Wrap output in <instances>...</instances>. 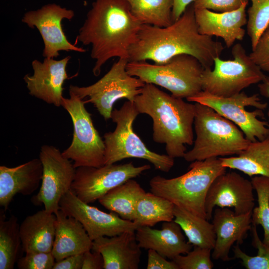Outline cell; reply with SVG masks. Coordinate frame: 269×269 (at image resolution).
Wrapping results in <instances>:
<instances>
[{"mask_svg": "<svg viewBox=\"0 0 269 269\" xmlns=\"http://www.w3.org/2000/svg\"><path fill=\"white\" fill-rule=\"evenodd\" d=\"M83 254L72 255L56 262L53 269H82Z\"/></svg>", "mask_w": 269, "mask_h": 269, "instance_id": "ab89813d", "label": "cell"}, {"mask_svg": "<svg viewBox=\"0 0 269 269\" xmlns=\"http://www.w3.org/2000/svg\"><path fill=\"white\" fill-rule=\"evenodd\" d=\"M43 166L34 158L15 167L0 166V205L6 210L17 194L27 196L39 187Z\"/></svg>", "mask_w": 269, "mask_h": 269, "instance_id": "ffe728a7", "label": "cell"}, {"mask_svg": "<svg viewBox=\"0 0 269 269\" xmlns=\"http://www.w3.org/2000/svg\"><path fill=\"white\" fill-rule=\"evenodd\" d=\"M258 88L262 96L269 98V76H266L264 79L258 85ZM267 114L269 122V108Z\"/></svg>", "mask_w": 269, "mask_h": 269, "instance_id": "b9f144b4", "label": "cell"}, {"mask_svg": "<svg viewBox=\"0 0 269 269\" xmlns=\"http://www.w3.org/2000/svg\"><path fill=\"white\" fill-rule=\"evenodd\" d=\"M174 206L163 197L145 192L137 202L134 222L138 227H152L160 222L173 221Z\"/></svg>", "mask_w": 269, "mask_h": 269, "instance_id": "83f0119b", "label": "cell"}, {"mask_svg": "<svg viewBox=\"0 0 269 269\" xmlns=\"http://www.w3.org/2000/svg\"><path fill=\"white\" fill-rule=\"evenodd\" d=\"M224 49L222 43L198 31L193 2L170 25L160 27L142 24L129 51V61L151 60L163 64L182 54L196 58L205 69H212L214 59Z\"/></svg>", "mask_w": 269, "mask_h": 269, "instance_id": "6da1fadb", "label": "cell"}, {"mask_svg": "<svg viewBox=\"0 0 269 269\" xmlns=\"http://www.w3.org/2000/svg\"><path fill=\"white\" fill-rule=\"evenodd\" d=\"M126 70L130 75L145 84L163 87L176 98L187 99L202 91L201 78L204 68L190 55L179 54L163 64L129 61Z\"/></svg>", "mask_w": 269, "mask_h": 269, "instance_id": "8992f818", "label": "cell"}, {"mask_svg": "<svg viewBox=\"0 0 269 269\" xmlns=\"http://www.w3.org/2000/svg\"><path fill=\"white\" fill-rule=\"evenodd\" d=\"M193 147L185 153L188 162L240 154L250 141L235 124L212 108L195 103Z\"/></svg>", "mask_w": 269, "mask_h": 269, "instance_id": "5b68a950", "label": "cell"}, {"mask_svg": "<svg viewBox=\"0 0 269 269\" xmlns=\"http://www.w3.org/2000/svg\"><path fill=\"white\" fill-rule=\"evenodd\" d=\"M248 10L247 31L253 49L261 36L269 26V0H251Z\"/></svg>", "mask_w": 269, "mask_h": 269, "instance_id": "1f68e13d", "label": "cell"}, {"mask_svg": "<svg viewBox=\"0 0 269 269\" xmlns=\"http://www.w3.org/2000/svg\"><path fill=\"white\" fill-rule=\"evenodd\" d=\"M249 56L262 71L269 72V26L261 36Z\"/></svg>", "mask_w": 269, "mask_h": 269, "instance_id": "d590c367", "label": "cell"}, {"mask_svg": "<svg viewBox=\"0 0 269 269\" xmlns=\"http://www.w3.org/2000/svg\"><path fill=\"white\" fill-rule=\"evenodd\" d=\"M56 261L52 252H31L17 261L19 269H53Z\"/></svg>", "mask_w": 269, "mask_h": 269, "instance_id": "e575fe53", "label": "cell"}, {"mask_svg": "<svg viewBox=\"0 0 269 269\" xmlns=\"http://www.w3.org/2000/svg\"><path fill=\"white\" fill-rule=\"evenodd\" d=\"M189 102L208 106L235 124L250 142L262 140L269 135V123L259 119L268 106L258 94L248 96L244 92L230 97L213 95L205 91L186 99Z\"/></svg>", "mask_w": 269, "mask_h": 269, "instance_id": "ba28073f", "label": "cell"}, {"mask_svg": "<svg viewBox=\"0 0 269 269\" xmlns=\"http://www.w3.org/2000/svg\"><path fill=\"white\" fill-rule=\"evenodd\" d=\"M147 269H179L172 260L168 261L155 251L149 249L147 254Z\"/></svg>", "mask_w": 269, "mask_h": 269, "instance_id": "74e56055", "label": "cell"}, {"mask_svg": "<svg viewBox=\"0 0 269 269\" xmlns=\"http://www.w3.org/2000/svg\"><path fill=\"white\" fill-rule=\"evenodd\" d=\"M257 194L258 206L252 211V224L261 225L264 231L263 242L269 247V178L255 176L251 179Z\"/></svg>", "mask_w": 269, "mask_h": 269, "instance_id": "4dcf8cb0", "label": "cell"}, {"mask_svg": "<svg viewBox=\"0 0 269 269\" xmlns=\"http://www.w3.org/2000/svg\"><path fill=\"white\" fill-rule=\"evenodd\" d=\"M132 14L142 24L164 27L172 24L173 0H126Z\"/></svg>", "mask_w": 269, "mask_h": 269, "instance_id": "f1b7e54d", "label": "cell"}, {"mask_svg": "<svg viewBox=\"0 0 269 269\" xmlns=\"http://www.w3.org/2000/svg\"><path fill=\"white\" fill-rule=\"evenodd\" d=\"M56 216L45 209L27 216L19 226L25 253L51 252L55 236Z\"/></svg>", "mask_w": 269, "mask_h": 269, "instance_id": "cb8c5ba5", "label": "cell"}, {"mask_svg": "<svg viewBox=\"0 0 269 269\" xmlns=\"http://www.w3.org/2000/svg\"><path fill=\"white\" fill-rule=\"evenodd\" d=\"M69 91V98H63L61 106L69 113L73 126L71 144L62 154L73 161L76 168L81 166L100 167L104 165L105 145L95 128L91 114L85 107L86 101Z\"/></svg>", "mask_w": 269, "mask_h": 269, "instance_id": "30bf717a", "label": "cell"}, {"mask_svg": "<svg viewBox=\"0 0 269 269\" xmlns=\"http://www.w3.org/2000/svg\"><path fill=\"white\" fill-rule=\"evenodd\" d=\"M18 219L13 215L0 216V269H13L17 262L21 241Z\"/></svg>", "mask_w": 269, "mask_h": 269, "instance_id": "f546056e", "label": "cell"}, {"mask_svg": "<svg viewBox=\"0 0 269 269\" xmlns=\"http://www.w3.org/2000/svg\"><path fill=\"white\" fill-rule=\"evenodd\" d=\"M74 11L56 3H49L41 8L24 13L22 21L30 28L36 27L44 43L42 55L44 58H54L60 51L85 52L86 50L70 43L62 28V21L71 20Z\"/></svg>", "mask_w": 269, "mask_h": 269, "instance_id": "5bb4252c", "label": "cell"}, {"mask_svg": "<svg viewBox=\"0 0 269 269\" xmlns=\"http://www.w3.org/2000/svg\"><path fill=\"white\" fill-rule=\"evenodd\" d=\"M139 114L134 102L128 100L120 109L113 110L111 119L116 127L113 132L104 135V165L126 158H137L147 160L156 169L169 172L174 164V158L149 150L134 133L133 125Z\"/></svg>", "mask_w": 269, "mask_h": 269, "instance_id": "52a82bcc", "label": "cell"}, {"mask_svg": "<svg viewBox=\"0 0 269 269\" xmlns=\"http://www.w3.org/2000/svg\"><path fill=\"white\" fill-rule=\"evenodd\" d=\"M252 211L244 214H236L229 208H216L213 216L212 224L216 235L215 246L212 257L215 260H231L229 253L236 243L241 245L252 226Z\"/></svg>", "mask_w": 269, "mask_h": 269, "instance_id": "ac0fdd59", "label": "cell"}, {"mask_svg": "<svg viewBox=\"0 0 269 269\" xmlns=\"http://www.w3.org/2000/svg\"><path fill=\"white\" fill-rule=\"evenodd\" d=\"M141 249L135 231H129L96 239L93 241L92 250L103 256L104 269H138Z\"/></svg>", "mask_w": 269, "mask_h": 269, "instance_id": "44dd1931", "label": "cell"}, {"mask_svg": "<svg viewBox=\"0 0 269 269\" xmlns=\"http://www.w3.org/2000/svg\"><path fill=\"white\" fill-rule=\"evenodd\" d=\"M233 59H214L213 69L204 70L201 78L202 90L214 95L230 97L265 78L261 69L247 55L240 43L231 51Z\"/></svg>", "mask_w": 269, "mask_h": 269, "instance_id": "9c48e42d", "label": "cell"}, {"mask_svg": "<svg viewBox=\"0 0 269 269\" xmlns=\"http://www.w3.org/2000/svg\"><path fill=\"white\" fill-rule=\"evenodd\" d=\"M55 214V236L52 253L56 262L92 250L93 241L79 221L60 209Z\"/></svg>", "mask_w": 269, "mask_h": 269, "instance_id": "603a6c76", "label": "cell"}, {"mask_svg": "<svg viewBox=\"0 0 269 269\" xmlns=\"http://www.w3.org/2000/svg\"><path fill=\"white\" fill-rule=\"evenodd\" d=\"M219 158L226 168L239 170L249 176L269 178V135L263 140L250 142L237 156Z\"/></svg>", "mask_w": 269, "mask_h": 269, "instance_id": "d4e9b609", "label": "cell"}, {"mask_svg": "<svg viewBox=\"0 0 269 269\" xmlns=\"http://www.w3.org/2000/svg\"><path fill=\"white\" fill-rule=\"evenodd\" d=\"M128 62L127 59L119 58L96 83L84 87L71 85L69 91L82 99L88 98L86 103L93 104L105 120L111 119L116 102L125 98L134 102L145 84L138 78L129 74L126 70Z\"/></svg>", "mask_w": 269, "mask_h": 269, "instance_id": "8fae6325", "label": "cell"}, {"mask_svg": "<svg viewBox=\"0 0 269 269\" xmlns=\"http://www.w3.org/2000/svg\"><path fill=\"white\" fill-rule=\"evenodd\" d=\"M150 168L149 164L136 166L132 162L105 164L98 167H79L76 169L71 190L81 200L90 204Z\"/></svg>", "mask_w": 269, "mask_h": 269, "instance_id": "4fadbf2b", "label": "cell"}, {"mask_svg": "<svg viewBox=\"0 0 269 269\" xmlns=\"http://www.w3.org/2000/svg\"><path fill=\"white\" fill-rule=\"evenodd\" d=\"M91 250L84 253L82 269H103L104 262L103 256L98 252Z\"/></svg>", "mask_w": 269, "mask_h": 269, "instance_id": "f35d334b", "label": "cell"}, {"mask_svg": "<svg viewBox=\"0 0 269 269\" xmlns=\"http://www.w3.org/2000/svg\"><path fill=\"white\" fill-rule=\"evenodd\" d=\"M134 103L139 114L152 120V138L164 144L166 154L175 158L183 157L186 145L194 142L195 104L184 101L161 90L155 85L145 84Z\"/></svg>", "mask_w": 269, "mask_h": 269, "instance_id": "3957f363", "label": "cell"}, {"mask_svg": "<svg viewBox=\"0 0 269 269\" xmlns=\"http://www.w3.org/2000/svg\"><path fill=\"white\" fill-rule=\"evenodd\" d=\"M249 0H196L194 8L211 9L217 12H230L237 10Z\"/></svg>", "mask_w": 269, "mask_h": 269, "instance_id": "8d00e7d4", "label": "cell"}, {"mask_svg": "<svg viewBox=\"0 0 269 269\" xmlns=\"http://www.w3.org/2000/svg\"><path fill=\"white\" fill-rule=\"evenodd\" d=\"M208 248L195 247L185 255H180L172 260L179 269H212L214 264L211 260V251Z\"/></svg>", "mask_w": 269, "mask_h": 269, "instance_id": "836d02e7", "label": "cell"}, {"mask_svg": "<svg viewBox=\"0 0 269 269\" xmlns=\"http://www.w3.org/2000/svg\"><path fill=\"white\" fill-rule=\"evenodd\" d=\"M173 221L184 232L188 242L194 247L213 250L216 235L212 223L205 218L174 206Z\"/></svg>", "mask_w": 269, "mask_h": 269, "instance_id": "4316f807", "label": "cell"}, {"mask_svg": "<svg viewBox=\"0 0 269 269\" xmlns=\"http://www.w3.org/2000/svg\"><path fill=\"white\" fill-rule=\"evenodd\" d=\"M196 0H173L172 18L174 21L177 20L182 14L186 7Z\"/></svg>", "mask_w": 269, "mask_h": 269, "instance_id": "60d3db41", "label": "cell"}, {"mask_svg": "<svg viewBox=\"0 0 269 269\" xmlns=\"http://www.w3.org/2000/svg\"><path fill=\"white\" fill-rule=\"evenodd\" d=\"M60 209L79 221L93 241L102 237H113L135 231L138 226L123 219L115 212L108 213L85 203L70 190L62 197Z\"/></svg>", "mask_w": 269, "mask_h": 269, "instance_id": "9a60e30c", "label": "cell"}, {"mask_svg": "<svg viewBox=\"0 0 269 269\" xmlns=\"http://www.w3.org/2000/svg\"><path fill=\"white\" fill-rule=\"evenodd\" d=\"M253 190L251 180L236 172H226L218 176L211 184L206 195V219H211L215 207L233 208L238 215L252 212L255 207Z\"/></svg>", "mask_w": 269, "mask_h": 269, "instance_id": "2e32d148", "label": "cell"}, {"mask_svg": "<svg viewBox=\"0 0 269 269\" xmlns=\"http://www.w3.org/2000/svg\"><path fill=\"white\" fill-rule=\"evenodd\" d=\"M245 3L237 10L225 12H214L205 8H194L199 32L203 35L222 38L229 48L236 40H242L245 34L242 28L247 23Z\"/></svg>", "mask_w": 269, "mask_h": 269, "instance_id": "d6986e66", "label": "cell"}, {"mask_svg": "<svg viewBox=\"0 0 269 269\" xmlns=\"http://www.w3.org/2000/svg\"><path fill=\"white\" fill-rule=\"evenodd\" d=\"M180 226L175 221L163 222L161 229L139 226L135 231L136 240L141 248L151 249L165 258L175 257L190 252L193 245L186 241Z\"/></svg>", "mask_w": 269, "mask_h": 269, "instance_id": "7402d4cb", "label": "cell"}, {"mask_svg": "<svg viewBox=\"0 0 269 269\" xmlns=\"http://www.w3.org/2000/svg\"><path fill=\"white\" fill-rule=\"evenodd\" d=\"M256 225L251 228L252 245L258 250L255 256H250L244 252L237 244L233 249L234 257L240 260L242 265L247 269H269V247L262 241L258 234Z\"/></svg>", "mask_w": 269, "mask_h": 269, "instance_id": "d6a6232c", "label": "cell"}, {"mask_svg": "<svg viewBox=\"0 0 269 269\" xmlns=\"http://www.w3.org/2000/svg\"><path fill=\"white\" fill-rule=\"evenodd\" d=\"M39 158L43 166L41 184L31 201L34 205L43 204L46 211L55 214L60 209L62 197L71 190L76 168L71 160L52 145H42Z\"/></svg>", "mask_w": 269, "mask_h": 269, "instance_id": "7c38bea8", "label": "cell"}, {"mask_svg": "<svg viewBox=\"0 0 269 269\" xmlns=\"http://www.w3.org/2000/svg\"><path fill=\"white\" fill-rule=\"evenodd\" d=\"M145 192L137 181L131 179L111 190L98 201L123 219L134 222L137 202Z\"/></svg>", "mask_w": 269, "mask_h": 269, "instance_id": "484cf974", "label": "cell"}, {"mask_svg": "<svg viewBox=\"0 0 269 269\" xmlns=\"http://www.w3.org/2000/svg\"><path fill=\"white\" fill-rule=\"evenodd\" d=\"M190 169L176 177L160 175L149 181L150 191L163 197L175 206L206 219L205 203L210 186L218 176L226 172L219 157L191 162Z\"/></svg>", "mask_w": 269, "mask_h": 269, "instance_id": "277c9868", "label": "cell"}, {"mask_svg": "<svg viewBox=\"0 0 269 269\" xmlns=\"http://www.w3.org/2000/svg\"><path fill=\"white\" fill-rule=\"evenodd\" d=\"M71 57L60 60L45 58L43 62H32L33 73L26 74L23 79L29 94L49 104L61 106L63 84L69 78L66 67Z\"/></svg>", "mask_w": 269, "mask_h": 269, "instance_id": "e0dca14e", "label": "cell"}, {"mask_svg": "<svg viewBox=\"0 0 269 269\" xmlns=\"http://www.w3.org/2000/svg\"><path fill=\"white\" fill-rule=\"evenodd\" d=\"M142 24L126 0H96L92 3L76 40L91 45L95 76L100 75L102 66L112 58L129 59V49Z\"/></svg>", "mask_w": 269, "mask_h": 269, "instance_id": "7a4b0ae2", "label": "cell"}]
</instances>
